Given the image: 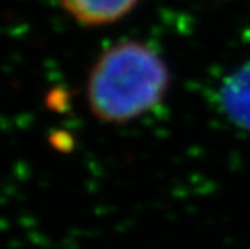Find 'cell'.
<instances>
[{
	"mask_svg": "<svg viewBox=\"0 0 250 249\" xmlns=\"http://www.w3.org/2000/svg\"><path fill=\"white\" fill-rule=\"evenodd\" d=\"M63 10L84 26H105L129 15L139 0H58Z\"/></svg>",
	"mask_w": 250,
	"mask_h": 249,
	"instance_id": "obj_2",
	"label": "cell"
},
{
	"mask_svg": "<svg viewBox=\"0 0 250 249\" xmlns=\"http://www.w3.org/2000/svg\"><path fill=\"white\" fill-rule=\"evenodd\" d=\"M169 70L162 55L139 41L108 47L90 68L87 104L104 123H126L155 109L167 96Z\"/></svg>",
	"mask_w": 250,
	"mask_h": 249,
	"instance_id": "obj_1",
	"label": "cell"
},
{
	"mask_svg": "<svg viewBox=\"0 0 250 249\" xmlns=\"http://www.w3.org/2000/svg\"><path fill=\"white\" fill-rule=\"evenodd\" d=\"M221 100L228 116L250 131V65L241 68L223 86Z\"/></svg>",
	"mask_w": 250,
	"mask_h": 249,
	"instance_id": "obj_3",
	"label": "cell"
}]
</instances>
